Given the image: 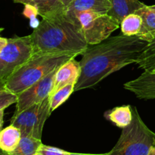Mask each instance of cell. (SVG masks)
<instances>
[{
  "label": "cell",
  "instance_id": "cell-1",
  "mask_svg": "<svg viewBox=\"0 0 155 155\" xmlns=\"http://www.w3.org/2000/svg\"><path fill=\"white\" fill-rule=\"evenodd\" d=\"M148 43L137 36L123 34L89 45L81 54L80 74L74 92L93 87L113 73L136 64Z\"/></svg>",
  "mask_w": 155,
  "mask_h": 155
},
{
  "label": "cell",
  "instance_id": "cell-2",
  "mask_svg": "<svg viewBox=\"0 0 155 155\" xmlns=\"http://www.w3.org/2000/svg\"><path fill=\"white\" fill-rule=\"evenodd\" d=\"M33 54L81 55L88 48L79 23L66 15L54 19H42L30 34Z\"/></svg>",
  "mask_w": 155,
  "mask_h": 155
},
{
  "label": "cell",
  "instance_id": "cell-3",
  "mask_svg": "<svg viewBox=\"0 0 155 155\" xmlns=\"http://www.w3.org/2000/svg\"><path fill=\"white\" fill-rule=\"evenodd\" d=\"M73 58L66 54H33L8 78L2 88L18 95Z\"/></svg>",
  "mask_w": 155,
  "mask_h": 155
},
{
  "label": "cell",
  "instance_id": "cell-4",
  "mask_svg": "<svg viewBox=\"0 0 155 155\" xmlns=\"http://www.w3.org/2000/svg\"><path fill=\"white\" fill-rule=\"evenodd\" d=\"M131 109V124L123 128L117 144L106 155H148L154 146L155 133L144 123L136 107Z\"/></svg>",
  "mask_w": 155,
  "mask_h": 155
},
{
  "label": "cell",
  "instance_id": "cell-5",
  "mask_svg": "<svg viewBox=\"0 0 155 155\" xmlns=\"http://www.w3.org/2000/svg\"><path fill=\"white\" fill-rule=\"evenodd\" d=\"M33 54L30 35L8 39L0 52V86L2 88L9 77Z\"/></svg>",
  "mask_w": 155,
  "mask_h": 155
},
{
  "label": "cell",
  "instance_id": "cell-6",
  "mask_svg": "<svg viewBox=\"0 0 155 155\" xmlns=\"http://www.w3.org/2000/svg\"><path fill=\"white\" fill-rule=\"evenodd\" d=\"M88 45H96L109 38L120 24L107 14L83 12L77 15Z\"/></svg>",
  "mask_w": 155,
  "mask_h": 155
},
{
  "label": "cell",
  "instance_id": "cell-7",
  "mask_svg": "<svg viewBox=\"0 0 155 155\" xmlns=\"http://www.w3.org/2000/svg\"><path fill=\"white\" fill-rule=\"evenodd\" d=\"M51 114L49 97L40 103L30 106L11 119V124L18 128L21 136L42 139L44 124Z\"/></svg>",
  "mask_w": 155,
  "mask_h": 155
},
{
  "label": "cell",
  "instance_id": "cell-8",
  "mask_svg": "<svg viewBox=\"0 0 155 155\" xmlns=\"http://www.w3.org/2000/svg\"><path fill=\"white\" fill-rule=\"evenodd\" d=\"M57 69L54 70L42 80L32 85L18 95L16 109L13 116L19 114L30 106L42 102L43 100L49 97L53 87V83Z\"/></svg>",
  "mask_w": 155,
  "mask_h": 155
},
{
  "label": "cell",
  "instance_id": "cell-9",
  "mask_svg": "<svg viewBox=\"0 0 155 155\" xmlns=\"http://www.w3.org/2000/svg\"><path fill=\"white\" fill-rule=\"evenodd\" d=\"M124 88L140 99H155V72L145 71L136 79L124 83Z\"/></svg>",
  "mask_w": 155,
  "mask_h": 155
},
{
  "label": "cell",
  "instance_id": "cell-10",
  "mask_svg": "<svg viewBox=\"0 0 155 155\" xmlns=\"http://www.w3.org/2000/svg\"><path fill=\"white\" fill-rule=\"evenodd\" d=\"M74 58H75L70 59L57 69L49 97L61 88L67 85L77 83L80 74V61H77Z\"/></svg>",
  "mask_w": 155,
  "mask_h": 155
},
{
  "label": "cell",
  "instance_id": "cell-11",
  "mask_svg": "<svg viewBox=\"0 0 155 155\" xmlns=\"http://www.w3.org/2000/svg\"><path fill=\"white\" fill-rule=\"evenodd\" d=\"M110 8L111 4L109 0H73L66 8V16L80 24L77 19V15L80 12L90 11L101 14H107Z\"/></svg>",
  "mask_w": 155,
  "mask_h": 155
},
{
  "label": "cell",
  "instance_id": "cell-12",
  "mask_svg": "<svg viewBox=\"0 0 155 155\" xmlns=\"http://www.w3.org/2000/svg\"><path fill=\"white\" fill-rule=\"evenodd\" d=\"M31 5L42 19H54L66 15V7L62 0H34Z\"/></svg>",
  "mask_w": 155,
  "mask_h": 155
},
{
  "label": "cell",
  "instance_id": "cell-13",
  "mask_svg": "<svg viewBox=\"0 0 155 155\" xmlns=\"http://www.w3.org/2000/svg\"><path fill=\"white\" fill-rule=\"evenodd\" d=\"M111 8L107 15L114 18L120 25L121 21L129 15L136 13V11L145 5L139 0H109Z\"/></svg>",
  "mask_w": 155,
  "mask_h": 155
},
{
  "label": "cell",
  "instance_id": "cell-14",
  "mask_svg": "<svg viewBox=\"0 0 155 155\" xmlns=\"http://www.w3.org/2000/svg\"><path fill=\"white\" fill-rule=\"evenodd\" d=\"M136 14L142 18V24L137 36L147 42L155 39V11L145 5L142 8L136 11Z\"/></svg>",
  "mask_w": 155,
  "mask_h": 155
},
{
  "label": "cell",
  "instance_id": "cell-15",
  "mask_svg": "<svg viewBox=\"0 0 155 155\" xmlns=\"http://www.w3.org/2000/svg\"><path fill=\"white\" fill-rule=\"evenodd\" d=\"M21 139L19 129L11 124L0 132V148L5 152L12 153L18 147Z\"/></svg>",
  "mask_w": 155,
  "mask_h": 155
},
{
  "label": "cell",
  "instance_id": "cell-16",
  "mask_svg": "<svg viewBox=\"0 0 155 155\" xmlns=\"http://www.w3.org/2000/svg\"><path fill=\"white\" fill-rule=\"evenodd\" d=\"M109 120L120 128H125L130 125L133 120L131 106L124 105L116 107L107 113Z\"/></svg>",
  "mask_w": 155,
  "mask_h": 155
},
{
  "label": "cell",
  "instance_id": "cell-17",
  "mask_svg": "<svg viewBox=\"0 0 155 155\" xmlns=\"http://www.w3.org/2000/svg\"><path fill=\"white\" fill-rule=\"evenodd\" d=\"M42 145L41 139L30 136H21L18 147L10 153L11 155H34Z\"/></svg>",
  "mask_w": 155,
  "mask_h": 155
},
{
  "label": "cell",
  "instance_id": "cell-18",
  "mask_svg": "<svg viewBox=\"0 0 155 155\" xmlns=\"http://www.w3.org/2000/svg\"><path fill=\"white\" fill-rule=\"evenodd\" d=\"M142 18L137 14H131L125 17L120 23L122 33L127 36H137L142 27Z\"/></svg>",
  "mask_w": 155,
  "mask_h": 155
},
{
  "label": "cell",
  "instance_id": "cell-19",
  "mask_svg": "<svg viewBox=\"0 0 155 155\" xmlns=\"http://www.w3.org/2000/svg\"><path fill=\"white\" fill-rule=\"evenodd\" d=\"M139 68L151 71L155 67V39L148 42L136 63Z\"/></svg>",
  "mask_w": 155,
  "mask_h": 155
},
{
  "label": "cell",
  "instance_id": "cell-20",
  "mask_svg": "<svg viewBox=\"0 0 155 155\" xmlns=\"http://www.w3.org/2000/svg\"><path fill=\"white\" fill-rule=\"evenodd\" d=\"M74 87H75V84L67 85L56 91L53 95L49 97L51 113L68 99L70 95L74 92Z\"/></svg>",
  "mask_w": 155,
  "mask_h": 155
},
{
  "label": "cell",
  "instance_id": "cell-21",
  "mask_svg": "<svg viewBox=\"0 0 155 155\" xmlns=\"http://www.w3.org/2000/svg\"><path fill=\"white\" fill-rule=\"evenodd\" d=\"M18 101V95L5 89H0V110H5L8 106Z\"/></svg>",
  "mask_w": 155,
  "mask_h": 155
},
{
  "label": "cell",
  "instance_id": "cell-22",
  "mask_svg": "<svg viewBox=\"0 0 155 155\" xmlns=\"http://www.w3.org/2000/svg\"><path fill=\"white\" fill-rule=\"evenodd\" d=\"M38 152L41 153L42 155H68L70 152L60 148H55V147L48 146L42 144L39 148Z\"/></svg>",
  "mask_w": 155,
  "mask_h": 155
},
{
  "label": "cell",
  "instance_id": "cell-23",
  "mask_svg": "<svg viewBox=\"0 0 155 155\" xmlns=\"http://www.w3.org/2000/svg\"><path fill=\"white\" fill-rule=\"evenodd\" d=\"M7 42H8V39L1 37V36H0V52H1L2 50L3 49V48L5 46Z\"/></svg>",
  "mask_w": 155,
  "mask_h": 155
},
{
  "label": "cell",
  "instance_id": "cell-24",
  "mask_svg": "<svg viewBox=\"0 0 155 155\" xmlns=\"http://www.w3.org/2000/svg\"><path fill=\"white\" fill-rule=\"evenodd\" d=\"M16 3H21L24 5H31L34 0H13Z\"/></svg>",
  "mask_w": 155,
  "mask_h": 155
},
{
  "label": "cell",
  "instance_id": "cell-25",
  "mask_svg": "<svg viewBox=\"0 0 155 155\" xmlns=\"http://www.w3.org/2000/svg\"><path fill=\"white\" fill-rule=\"evenodd\" d=\"M4 110H0V132L2 130L3 126V118H4Z\"/></svg>",
  "mask_w": 155,
  "mask_h": 155
},
{
  "label": "cell",
  "instance_id": "cell-26",
  "mask_svg": "<svg viewBox=\"0 0 155 155\" xmlns=\"http://www.w3.org/2000/svg\"><path fill=\"white\" fill-rule=\"evenodd\" d=\"M107 153L105 154H79V153H71L68 155H106Z\"/></svg>",
  "mask_w": 155,
  "mask_h": 155
},
{
  "label": "cell",
  "instance_id": "cell-27",
  "mask_svg": "<svg viewBox=\"0 0 155 155\" xmlns=\"http://www.w3.org/2000/svg\"><path fill=\"white\" fill-rule=\"evenodd\" d=\"M73 0H62V2H63L64 5H65V7H68V5H69L70 4H71V2H72Z\"/></svg>",
  "mask_w": 155,
  "mask_h": 155
},
{
  "label": "cell",
  "instance_id": "cell-28",
  "mask_svg": "<svg viewBox=\"0 0 155 155\" xmlns=\"http://www.w3.org/2000/svg\"><path fill=\"white\" fill-rule=\"evenodd\" d=\"M148 155H155V147L152 146L150 149L149 152H148Z\"/></svg>",
  "mask_w": 155,
  "mask_h": 155
},
{
  "label": "cell",
  "instance_id": "cell-29",
  "mask_svg": "<svg viewBox=\"0 0 155 155\" xmlns=\"http://www.w3.org/2000/svg\"><path fill=\"white\" fill-rule=\"evenodd\" d=\"M0 155H11V154H10V153L5 152V151H2V150L0 148Z\"/></svg>",
  "mask_w": 155,
  "mask_h": 155
},
{
  "label": "cell",
  "instance_id": "cell-30",
  "mask_svg": "<svg viewBox=\"0 0 155 155\" xmlns=\"http://www.w3.org/2000/svg\"><path fill=\"white\" fill-rule=\"evenodd\" d=\"M150 7H151L152 9H154V10L155 11V5H151Z\"/></svg>",
  "mask_w": 155,
  "mask_h": 155
},
{
  "label": "cell",
  "instance_id": "cell-31",
  "mask_svg": "<svg viewBox=\"0 0 155 155\" xmlns=\"http://www.w3.org/2000/svg\"><path fill=\"white\" fill-rule=\"evenodd\" d=\"M34 155H42V154H41V153H39V152H37V153H36V154H35Z\"/></svg>",
  "mask_w": 155,
  "mask_h": 155
},
{
  "label": "cell",
  "instance_id": "cell-32",
  "mask_svg": "<svg viewBox=\"0 0 155 155\" xmlns=\"http://www.w3.org/2000/svg\"><path fill=\"white\" fill-rule=\"evenodd\" d=\"M151 72H155V67L151 71Z\"/></svg>",
  "mask_w": 155,
  "mask_h": 155
},
{
  "label": "cell",
  "instance_id": "cell-33",
  "mask_svg": "<svg viewBox=\"0 0 155 155\" xmlns=\"http://www.w3.org/2000/svg\"><path fill=\"white\" fill-rule=\"evenodd\" d=\"M3 30H4V29H3V28H0V33H1V32Z\"/></svg>",
  "mask_w": 155,
  "mask_h": 155
},
{
  "label": "cell",
  "instance_id": "cell-34",
  "mask_svg": "<svg viewBox=\"0 0 155 155\" xmlns=\"http://www.w3.org/2000/svg\"><path fill=\"white\" fill-rule=\"evenodd\" d=\"M154 147H155V142H154Z\"/></svg>",
  "mask_w": 155,
  "mask_h": 155
}]
</instances>
